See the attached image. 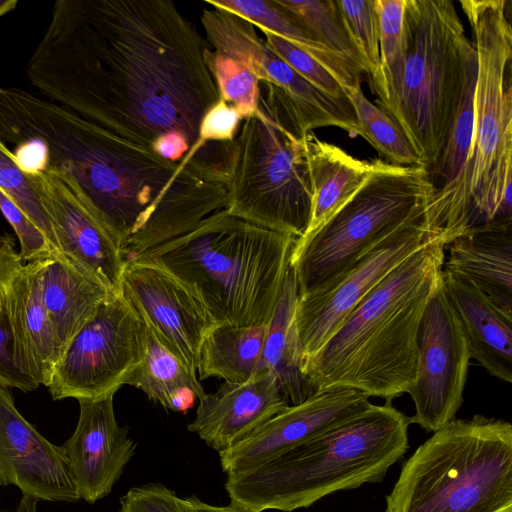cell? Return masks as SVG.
<instances>
[{
    "instance_id": "1",
    "label": "cell",
    "mask_w": 512,
    "mask_h": 512,
    "mask_svg": "<svg viewBox=\"0 0 512 512\" xmlns=\"http://www.w3.org/2000/svg\"><path fill=\"white\" fill-rule=\"evenodd\" d=\"M210 50L169 0H59L26 73L42 95L110 133L151 150L182 136L220 171L222 158L197 146L220 100Z\"/></svg>"
},
{
    "instance_id": "2",
    "label": "cell",
    "mask_w": 512,
    "mask_h": 512,
    "mask_svg": "<svg viewBox=\"0 0 512 512\" xmlns=\"http://www.w3.org/2000/svg\"><path fill=\"white\" fill-rule=\"evenodd\" d=\"M440 235L381 280L301 369L314 392L349 388L390 403L408 393L417 367V335L425 307L442 282Z\"/></svg>"
},
{
    "instance_id": "3",
    "label": "cell",
    "mask_w": 512,
    "mask_h": 512,
    "mask_svg": "<svg viewBox=\"0 0 512 512\" xmlns=\"http://www.w3.org/2000/svg\"><path fill=\"white\" fill-rule=\"evenodd\" d=\"M409 417L372 404L348 421L271 460L227 476L230 501L253 511L292 512L334 492L381 481L408 448Z\"/></svg>"
},
{
    "instance_id": "4",
    "label": "cell",
    "mask_w": 512,
    "mask_h": 512,
    "mask_svg": "<svg viewBox=\"0 0 512 512\" xmlns=\"http://www.w3.org/2000/svg\"><path fill=\"white\" fill-rule=\"evenodd\" d=\"M296 240L224 209L192 231L137 256L155 261L181 280L216 323L267 325Z\"/></svg>"
},
{
    "instance_id": "5",
    "label": "cell",
    "mask_w": 512,
    "mask_h": 512,
    "mask_svg": "<svg viewBox=\"0 0 512 512\" xmlns=\"http://www.w3.org/2000/svg\"><path fill=\"white\" fill-rule=\"evenodd\" d=\"M385 512H512V425L454 419L402 466Z\"/></svg>"
},
{
    "instance_id": "6",
    "label": "cell",
    "mask_w": 512,
    "mask_h": 512,
    "mask_svg": "<svg viewBox=\"0 0 512 512\" xmlns=\"http://www.w3.org/2000/svg\"><path fill=\"white\" fill-rule=\"evenodd\" d=\"M474 34L477 80L474 133L452 219L450 240L504 218L501 201L512 181V29L506 0L459 1Z\"/></svg>"
},
{
    "instance_id": "7",
    "label": "cell",
    "mask_w": 512,
    "mask_h": 512,
    "mask_svg": "<svg viewBox=\"0 0 512 512\" xmlns=\"http://www.w3.org/2000/svg\"><path fill=\"white\" fill-rule=\"evenodd\" d=\"M257 110L244 118L228 168L229 214L301 238L311 213L303 134L277 89L259 81Z\"/></svg>"
},
{
    "instance_id": "8",
    "label": "cell",
    "mask_w": 512,
    "mask_h": 512,
    "mask_svg": "<svg viewBox=\"0 0 512 512\" xmlns=\"http://www.w3.org/2000/svg\"><path fill=\"white\" fill-rule=\"evenodd\" d=\"M407 58L399 95L387 114L429 172L448 133L469 39L451 0H406Z\"/></svg>"
},
{
    "instance_id": "9",
    "label": "cell",
    "mask_w": 512,
    "mask_h": 512,
    "mask_svg": "<svg viewBox=\"0 0 512 512\" xmlns=\"http://www.w3.org/2000/svg\"><path fill=\"white\" fill-rule=\"evenodd\" d=\"M361 188L313 233L296 240L290 266L299 295L340 273L410 218L435 192L423 166L376 160Z\"/></svg>"
},
{
    "instance_id": "10",
    "label": "cell",
    "mask_w": 512,
    "mask_h": 512,
    "mask_svg": "<svg viewBox=\"0 0 512 512\" xmlns=\"http://www.w3.org/2000/svg\"><path fill=\"white\" fill-rule=\"evenodd\" d=\"M145 348V323L120 293L110 294L67 344L47 388L54 400L115 395Z\"/></svg>"
},
{
    "instance_id": "11",
    "label": "cell",
    "mask_w": 512,
    "mask_h": 512,
    "mask_svg": "<svg viewBox=\"0 0 512 512\" xmlns=\"http://www.w3.org/2000/svg\"><path fill=\"white\" fill-rule=\"evenodd\" d=\"M429 200L340 273L317 289L299 295L295 323L301 364L319 350L353 308L392 270L444 235L431 217Z\"/></svg>"
},
{
    "instance_id": "12",
    "label": "cell",
    "mask_w": 512,
    "mask_h": 512,
    "mask_svg": "<svg viewBox=\"0 0 512 512\" xmlns=\"http://www.w3.org/2000/svg\"><path fill=\"white\" fill-rule=\"evenodd\" d=\"M416 377L408 392L415 406L410 424L435 432L455 419L470 363V350L461 323L442 282L430 297L417 335Z\"/></svg>"
},
{
    "instance_id": "13",
    "label": "cell",
    "mask_w": 512,
    "mask_h": 512,
    "mask_svg": "<svg viewBox=\"0 0 512 512\" xmlns=\"http://www.w3.org/2000/svg\"><path fill=\"white\" fill-rule=\"evenodd\" d=\"M120 294L159 342L196 372L201 344L216 324L201 300L143 256L126 259Z\"/></svg>"
},
{
    "instance_id": "14",
    "label": "cell",
    "mask_w": 512,
    "mask_h": 512,
    "mask_svg": "<svg viewBox=\"0 0 512 512\" xmlns=\"http://www.w3.org/2000/svg\"><path fill=\"white\" fill-rule=\"evenodd\" d=\"M371 405L368 396L354 389L315 392L301 404L288 406L240 442L220 452L221 468L227 476L250 470L348 421Z\"/></svg>"
},
{
    "instance_id": "15",
    "label": "cell",
    "mask_w": 512,
    "mask_h": 512,
    "mask_svg": "<svg viewBox=\"0 0 512 512\" xmlns=\"http://www.w3.org/2000/svg\"><path fill=\"white\" fill-rule=\"evenodd\" d=\"M27 173L52 222L61 254L110 293H120L126 259L117 240L52 170Z\"/></svg>"
},
{
    "instance_id": "16",
    "label": "cell",
    "mask_w": 512,
    "mask_h": 512,
    "mask_svg": "<svg viewBox=\"0 0 512 512\" xmlns=\"http://www.w3.org/2000/svg\"><path fill=\"white\" fill-rule=\"evenodd\" d=\"M0 484L23 496L50 502L80 499L64 448L36 430L17 410L12 394L0 385Z\"/></svg>"
},
{
    "instance_id": "17",
    "label": "cell",
    "mask_w": 512,
    "mask_h": 512,
    "mask_svg": "<svg viewBox=\"0 0 512 512\" xmlns=\"http://www.w3.org/2000/svg\"><path fill=\"white\" fill-rule=\"evenodd\" d=\"M113 398L78 401L75 431L62 445L79 497L89 504L111 492L136 451L128 427L116 420Z\"/></svg>"
},
{
    "instance_id": "18",
    "label": "cell",
    "mask_w": 512,
    "mask_h": 512,
    "mask_svg": "<svg viewBox=\"0 0 512 512\" xmlns=\"http://www.w3.org/2000/svg\"><path fill=\"white\" fill-rule=\"evenodd\" d=\"M198 401L195 418L187 428L219 453L290 406L267 370L244 383L224 382Z\"/></svg>"
},
{
    "instance_id": "19",
    "label": "cell",
    "mask_w": 512,
    "mask_h": 512,
    "mask_svg": "<svg viewBox=\"0 0 512 512\" xmlns=\"http://www.w3.org/2000/svg\"><path fill=\"white\" fill-rule=\"evenodd\" d=\"M442 286L466 335L470 356L492 376L512 382V311L471 282L442 270Z\"/></svg>"
},
{
    "instance_id": "20",
    "label": "cell",
    "mask_w": 512,
    "mask_h": 512,
    "mask_svg": "<svg viewBox=\"0 0 512 512\" xmlns=\"http://www.w3.org/2000/svg\"><path fill=\"white\" fill-rule=\"evenodd\" d=\"M443 271L463 278L512 311V217L475 226L446 246Z\"/></svg>"
},
{
    "instance_id": "21",
    "label": "cell",
    "mask_w": 512,
    "mask_h": 512,
    "mask_svg": "<svg viewBox=\"0 0 512 512\" xmlns=\"http://www.w3.org/2000/svg\"><path fill=\"white\" fill-rule=\"evenodd\" d=\"M41 260L26 263L6 296L15 363L38 385L48 386L59 358L57 341L43 304Z\"/></svg>"
},
{
    "instance_id": "22",
    "label": "cell",
    "mask_w": 512,
    "mask_h": 512,
    "mask_svg": "<svg viewBox=\"0 0 512 512\" xmlns=\"http://www.w3.org/2000/svg\"><path fill=\"white\" fill-rule=\"evenodd\" d=\"M40 286L60 357L71 339L112 293L62 254L41 260Z\"/></svg>"
},
{
    "instance_id": "23",
    "label": "cell",
    "mask_w": 512,
    "mask_h": 512,
    "mask_svg": "<svg viewBox=\"0 0 512 512\" xmlns=\"http://www.w3.org/2000/svg\"><path fill=\"white\" fill-rule=\"evenodd\" d=\"M311 191L307 236L329 220L361 188L375 162L359 160L320 140L310 131L303 137ZM301 237V238H302Z\"/></svg>"
},
{
    "instance_id": "24",
    "label": "cell",
    "mask_w": 512,
    "mask_h": 512,
    "mask_svg": "<svg viewBox=\"0 0 512 512\" xmlns=\"http://www.w3.org/2000/svg\"><path fill=\"white\" fill-rule=\"evenodd\" d=\"M299 297L294 270L289 267L284 286L267 324L262 359L291 405H298L315 392L301 369L295 309Z\"/></svg>"
},
{
    "instance_id": "25",
    "label": "cell",
    "mask_w": 512,
    "mask_h": 512,
    "mask_svg": "<svg viewBox=\"0 0 512 512\" xmlns=\"http://www.w3.org/2000/svg\"><path fill=\"white\" fill-rule=\"evenodd\" d=\"M205 3L234 13L294 44L324 66L343 88L360 86L361 68L323 45L276 0H207Z\"/></svg>"
},
{
    "instance_id": "26",
    "label": "cell",
    "mask_w": 512,
    "mask_h": 512,
    "mask_svg": "<svg viewBox=\"0 0 512 512\" xmlns=\"http://www.w3.org/2000/svg\"><path fill=\"white\" fill-rule=\"evenodd\" d=\"M266 329L267 325L216 323L200 347L199 378L244 383L265 371L262 353Z\"/></svg>"
},
{
    "instance_id": "27",
    "label": "cell",
    "mask_w": 512,
    "mask_h": 512,
    "mask_svg": "<svg viewBox=\"0 0 512 512\" xmlns=\"http://www.w3.org/2000/svg\"><path fill=\"white\" fill-rule=\"evenodd\" d=\"M124 384L142 390L150 400L179 413L193 408L196 399L205 394L196 372L164 347L147 327L144 356Z\"/></svg>"
},
{
    "instance_id": "28",
    "label": "cell",
    "mask_w": 512,
    "mask_h": 512,
    "mask_svg": "<svg viewBox=\"0 0 512 512\" xmlns=\"http://www.w3.org/2000/svg\"><path fill=\"white\" fill-rule=\"evenodd\" d=\"M323 45L347 58L367 74L365 60L337 0H276Z\"/></svg>"
},
{
    "instance_id": "29",
    "label": "cell",
    "mask_w": 512,
    "mask_h": 512,
    "mask_svg": "<svg viewBox=\"0 0 512 512\" xmlns=\"http://www.w3.org/2000/svg\"><path fill=\"white\" fill-rule=\"evenodd\" d=\"M405 3L406 0H375L383 78V95L377 102L386 113L399 95L407 58L403 25Z\"/></svg>"
},
{
    "instance_id": "30",
    "label": "cell",
    "mask_w": 512,
    "mask_h": 512,
    "mask_svg": "<svg viewBox=\"0 0 512 512\" xmlns=\"http://www.w3.org/2000/svg\"><path fill=\"white\" fill-rule=\"evenodd\" d=\"M343 89L352 104L362 137L366 141L390 164L422 166L417 153L396 122L384 110L365 97L361 86L344 87Z\"/></svg>"
},
{
    "instance_id": "31",
    "label": "cell",
    "mask_w": 512,
    "mask_h": 512,
    "mask_svg": "<svg viewBox=\"0 0 512 512\" xmlns=\"http://www.w3.org/2000/svg\"><path fill=\"white\" fill-rule=\"evenodd\" d=\"M208 65L214 76L220 99L247 118L254 114L259 102V79L241 60L210 50Z\"/></svg>"
},
{
    "instance_id": "32",
    "label": "cell",
    "mask_w": 512,
    "mask_h": 512,
    "mask_svg": "<svg viewBox=\"0 0 512 512\" xmlns=\"http://www.w3.org/2000/svg\"><path fill=\"white\" fill-rule=\"evenodd\" d=\"M0 189L30 218L61 254L52 222L28 173L20 167L14 153L1 140Z\"/></svg>"
},
{
    "instance_id": "33",
    "label": "cell",
    "mask_w": 512,
    "mask_h": 512,
    "mask_svg": "<svg viewBox=\"0 0 512 512\" xmlns=\"http://www.w3.org/2000/svg\"><path fill=\"white\" fill-rule=\"evenodd\" d=\"M337 2L365 60L372 89L377 94V100H380L383 95V78L375 0H337Z\"/></svg>"
},
{
    "instance_id": "34",
    "label": "cell",
    "mask_w": 512,
    "mask_h": 512,
    "mask_svg": "<svg viewBox=\"0 0 512 512\" xmlns=\"http://www.w3.org/2000/svg\"><path fill=\"white\" fill-rule=\"evenodd\" d=\"M260 31L267 44L305 80L333 98L351 103L339 82L312 56L277 34Z\"/></svg>"
},
{
    "instance_id": "35",
    "label": "cell",
    "mask_w": 512,
    "mask_h": 512,
    "mask_svg": "<svg viewBox=\"0 0 512 512\" xmlns=\"http://www.w3.org/2000/svg\"><path fill=\"white\" fill-rule=\"evenodd\" d=\"M0 211L14 229L20 242V255L25 263L58 255L45 234L0 189Z\"/></svg>"
},
{
    "instance_id": "36",
    "label": "cell",
    "mask_w": 512,
    "mask_h": 512,
    "mask_svg": "<svg viewBox=\"0 0 512 512\" xmlns=\"http://www.w3.org/2000/svg\"><path fill=\"white\" fill-rule=\"evenodd\" d=\"M175 491L161 483L133 487L120 499L119 512H183Z\"/></svg>"
},
{
    "instance_id": "37",
    "label": "cell",
    "mask_w": 512,
    "mask_h": 512,
    "mask_svg": "<svg viewBox=\"0 0 512 512\" xmlns=\"http://www.w3.org/2000/svg\"><path fill=\"white\" fill-rule=\"evenodd\" d=\"M0 385L18 388L24 392L39 385L23 373L15 363L14 340L5 302L0 301Z\"/></svg>"
},
{
    "instance_id": "38",
    "label": "cell",
    "mask_w": 512,
    "mask_h": 512,
    "mask_svg": "<svg viewBox=\"0 0 512 512\" xmlns=\"http://www.w3.org/2000/svg\"><path fill=\"white\" fill-rule=\"evenodd\" d=\"M25 264L15 249L14 238L0 235V301L5 302L12 283Z\"/></svg>"
},
{
    "instance_id": "39",
    "label": "cell",
    "mask_w": 512,
    "mask_h": 512,
    "mask_svg": "<svg viewBox=\"0 0 512 512\" xmlns=\"http://www.w3.org/2000/svg\"><path fill=\"white\" fill-rule=\"evenodd\" d=\"M180 505L183 512H253L232 501L227 506L210 505L193 495L180 499Z\"/></svg>"
},
{
    "instance_id": "40",
    "label": "cell",
    "mask_w": 512,
    "mask_h": 512,
    "mask_svg": "<svg viewBox=\"0 0 512 512\" xmlns=\"http://www.w3.org/2000/svg\"><path fill=\"white\" fill-rule=\"evenodd\" d=\"M38 500L32 497L22 496L15 512H38Z\"/></svg>"
},
{
    "instance_id": "41",
    "label": "cell",
    "mask_w": 512,
    "mask_h": 512,
    "mask_svg": "<svg viewBox=\"0 0 512 512\" xmlns=\"http://www.w3.org/2000/svg\"><path fill=\"white\" fill-rule=\"evenodd\" d=\"M17 4L18 0H0V18L14 10Z\"/></svg>"
}]
</instances>
